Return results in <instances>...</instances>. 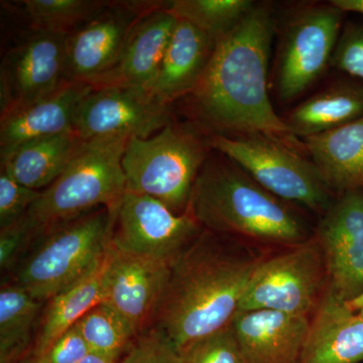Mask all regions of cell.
<instances>
[{
    "instance_id": "e575fe53",
    "label": "cell",
    "mask_w": 363,
    "mask_h": 363,
    "mask_svg": "<svg viewBox=\"0 0 363 363\" xmlns=\"http://www.w3.org/2000/svg\"><path fill=\"white\" fill-rule=\"evenodd\" d=\"M333 6L345 13L363 14V0H332Z\"/></svg>"
},
{
    "instance_id": "277c9868",
    "label": "cell",
    "mask_w": 363,
    "mask_h": 363,
    "mask_svg": "<svg viewBox=\"0 0 363 363\" xmlns=\"http://www.w3.org/2000/svg\"><path fill=\"white\" fill-rule=\"evenodd\" d=\"M130 138L108 136L83 140L68 166L25 215L38 238L48 229L98 208L116 218L126 192L123 157Z\"/></svg>"
},
{
    "instance_id": "5bb4252c",
    "label": "cell",
    "mask_w": 363,
    "mask_h": 363,
    "mask_svg": "<svg viewBox=\"0 0 363 363\" xmlns=\"http://www.w3.org/2000/svg\"><path fill=\"white\" fill-rule=\"evenodd\" d=\"M169 262L109 248L104 301L119 315L135 337L149 331L169 277Z\"/></svg>"
},
{
    "instance_id": "484cf974",
    "label": "cell",
    "mask_w": 363,
    "mask_h": 363,
    "mask_svg": "<svg viewBox=\"0 0 363 363\" xmlns=\"http://www.w3.org/2000/svg\"><path fill=\"white\" fill-rule=\"evenodd\" d=\"M255 6L252 0H174L167 2L166 9L177 20L194 26L216 44Z\"/></svg>"
},
{
    "instance_id": "f1b7e54d",
    "label": "cell",
    "mask_w": 363,
    "mask_h": 363,
    "mask_svg": "<svg viewBox=\"0 0 363 363\" xmlns=\"http://www.w3.org/2000/svg\"><path fill=\"white\" fill-rule=\"evenodd\" d=\"M179 351L183 363H245L231 324Z\"/></svg>"
},
{
    "instance_id": "9a60e30c",
    "label": "cell",
    "mask_w": 363,
    "mask_h": 363,
    "mask_svg": "<svg viewBox=\"0 0 363 363\" xmlns=\"http://www.w3.org/2000/svg\"><path fill=\"white\" fill-rule=\"evenodd\" d=\"M147 13L128 6L101 9L68 33L66 81L94 87L97 83L106 84L121 62L131 30Z\"/></svg>"
},
{
    "instance_id": "8992f818",
    "label": "cell",
    "mask_w": 363,
    "mask_h": 363,
    "mask_svg": "<svg viewBox=\"0 0 363 363\" xmlns=\"http://www.w3.org/2000/svg\"><path fill=\"white\" fill-rule=\"evenodd\" d=\"M209 140L195 130L169 123L147 138L133 136L123 157L126 191L156 198L177 214L187 210Z\"/></svg>"
},
{
    "instance_id": "d4e9b609",
    "label": "cell",
    "mask_w": 363,
    "mask_h": 363,
    "mask_svg": "<svg viewBox=\"0 0 363 363\" xmlns=\"http://www.w3.org/2000/svg\"><path fill=\"white\" fill-rule=\"evenodd\" d=\"M40 302L13 281L0 289V363H21L33 352Z\"/></svg>"
},
{
    "instance_id": "5b68a950",
    "label": "cell",
    "mask_w": 363,
    "mask_h": 363,
    "mask_svg": "<svg viewBox=\"0 0 363 363\" xmlns=\"http://www.w3.org/2000/svg\"><path fill=\"white\" fill-rule=\"evenodd\" d=\"M113 221L107 208H98L48 229L23 255L11 281L47 302L101 262L111 247Z\"/></svg>"
},
{
    "instance_id": "7402d4cb",
    "label": "cell",
    "mask_w": 363,
    "mask_h": 363,
    "mask_svg": "<svg viewBox=\"0 0 363 363\" xmlns=\"http://www.w3.org/2000/svg\"><path fill=\"white\" fill-rule=\"evenodd\" d=\"M108 259L109 250L101 262L83 278L45 302L33 341V354L40 357L47 354L62 334L77 324L93 307L102 303Z\"/></svg>"
},
{
    "instance_id": "6da1fadb",
    "label": "cell",
    "mask_w": 363,
    "mask_h": 363,
    "mask_svg": "<svg viewBox=\"0 0 363 363\" xmlns=\"http://www.w3.org/2000/svg\"><path fill=\"white\" fill-rule=\"evenodd\" d=\"M264 257L257 245L204 229L172 262L150 329L180 350L224 328Z\"/></svg>"
},
{
    "instance_id": "ac0fdd59",
    "label": "cell",
    "mask_w": 363,
    "mask_h": 363,
    "mask_svg": "<svg viewBox=\"0 0 363 363\" xmlns=\"http://www.w3.org/2000/svg\"><path fill=\"white\" fill-rule=\"evenodd\" d=\"M363 362V316L326 288L310 319L300 363Z\"/></svg>"
},
{
    "instance_id": "44dd1931",
    "label": "cell",
    "mask_w": 363,
    "mask_h": 363,
    "mask_svg": "<svg viewBox=\"0 0 363 363\" xmlns=\"http://www.w3.org/2000/svg\"><path fill=\"white\" fill-rule=\"evenodd\" d=\"M320 175L338 194L363 190V116L357 121L305 138Z\"/></svg>"
},
{
    "instance_id": "7c38bea8",
    "label": "cell",
    "mask_w": 363,
    "mask_h": 363,
    "mask_svg": "<svg viewBox=\"0 0 363 363\" xmlns=\"http://www.w3.org/2000/svg\"><path fill=\"white\" fill-rule=\"evenodd\" d=\"M323 253L327 288L344 302L363 293V190L338 194L314 235Z\"/></svg>"
},
{
    "instance_id": "ffe728a7",
    "label": "cell",
    "mask_w": 363,
    "mask_h": 363,
    "mask_svg": "<svg viewBox=\"0 0 363 363\" xmlns=\"http://www.w3.org/2000/svg\"><path fill=\"white\" fill-rule=\"evenodd\" d=\"M215 44L184 21L177 23L161 66L147 92L162 104L195 89L209 63Z\"/></svg>"
},
{
    "instance_id": "d590c367",
    "label": "cell",
    "mask_w": 363,
    "mask_h": 363,
    "mask_svg": "<svg viewBox=\"0 0 363 363\" xmlns=\"http://www.w3.org/2000/svg\"><path fill=\"white\" fill-rule=\"evenodd\" d=\"M79 363H119L116 358L106 357V355L100 354V353L91 351L89 354L86 355Z\"/></svg>"
},
{
    "instance_id": "d6a6232c",
    "label": "cell",
    "mask_w": 363,
    "mask_h": 363,
    "mask_svg": "<svg viewBox=\"0 0 363 363\" xmlns=\"http://www.w3.org/2000/svg\"><path fill=\"white\" fill-rule=\"evenodd\" d=\"M35 240L25 216L7 228L0 229V267L13 272L23 255Z\"/></svg>"
},
{
    "instance_id": "74e56055",
    "label": "cell",
    "mask_w": 363,
    "mask_h": 363,
    "mask_svg": "<svg viewBox=\"0 0 363 363\" xmlns=\"http://www.w3.org/2000/svg\"><path fill=\"white\" fill-rule=\"evenodd\" d=\"M21 363H49V360L45 357V355H44V357H40V355L33 354L32 352L28 357L25 358Z\"/></svg>"
},
{
    "instance_id": "836d02e7",
    "label": "cell",
    "mask_w": 363,
    "mask_h": 363,
    "mask_svg": "<svg viewBox=\"0 0 363 363\" xmlns=\"http://www.w3.org/2000/svg\"><path fill=\"white\" fill-rule=\"evenodd\" d=\"M90 352L80 329L74 325L55 341L45 357L49 363H79Z\"/></svg>"
},
{
    "instance_id": "4dcf8cb0",
    "label": "cell",
    "mask_w": 363,
    "mask_h": 363,
    "mask_svg": "<svg viewBox=\"0 0 363 363\" xmlns=\"http://www.w3.org/2000/svg\"><path fill=\"white\" fill-rule=\"evenodd\" d=\"M331 65L363 85V23L344 26L332 55Z\"/></svg>"
},
{
    "instance_id": "d6986e66",
    "label": "cell",
    "mask_w": 363,
    "mask_h": 363,
    "mask_svg": "<svg viewBox=\"0 0 363 363\" xmlns=\"http://www.w3.org/2000/svg\"><path fill=\"white\" fill-rule=\"evenodd\" d=\"M160 6L143 14L133 26L118 66L104 86L124 85L149 90L178 23L166 6Z\"/></svg>"
},
{
    "instance_id": "e0dca14e",
    "label": "cell",
    "mask_w": 363,
    "mask_h": 363,
    "mask_svg": "<svg viewBox=\"0 0 363 363\" xmlns=\"http://www.w3.org/2000/svg\"><path fill=\"white\" fill-rule=\"evenodd\" d=\"M245 363H300L310 318L272 311H238L231 321Z\"/></svg>"
},
{
    "instance_id": "ab89813d",
    "label": "cell",
    "mask_w": 363,
    "mask_h": 363,
    "mask_svg": "<svg viewBox=\"0 0 363 363\" xmlns=\"http://www.w3.org/2000/svg\"><path fill=\"white\" fill-rule=\"evenodd\" d=\"M362 363H363V362Z\"/></svg>"
},
{
    "instance_id": "603a6c76",
    "label": "cell",
    "mask_w": 363,
    "mask_h": 363,
    "mask_svg": "<svg viewBox=\"0 0 363 363\" xmlns=\"http://www.w3.org/2000/svg\"><path fill=\"white\" fill-rule=\"evenodd\" d=\"M362 116L363 85L359 81H343L305 100L285 121L292 136L305 140Z\"/></svg>"
},
{
    "instance_id": "f546056e",
    "label": "cell",
    "mask_w": 363,
    "mask_h": 363,
    "mask_svg": "<svg viewBox=\"0 0 363 363\" xmlns=\"http://www.w3.org/2000/svg\"><path fill=\"white\" fill-rule=\"evenodd\" d=\"M42 191L33 190L21 185L6 172H0V229L7 228L20 221L35 202Z\"/></svg>"
},
{
    "instance_id": "8d00e7d4",
    "label": "cell",
    "mask_w": 363,
    "mask_h": 363,
    "mask_svg": "<svg viewBox=\"0 0 363 363\" xmlns=\"http://www.w3.org/2000/svg\"><path fill=\"white\" fill-rule=\"evenodd\" d=\"M348 307L350 308L352 311L359 312L363 310V293L359 297L354 298L353 301H350V302L346 303Z\"/></svg>"
},
{
    "instance_id": "52a82bcc",
    "label": "cell",
    "mask_w": 363,
    "mask_h": 363,
    "mask_svg": "<svg viewBox=\"0 0 363 363\" xmlns=\"http://www.w3.org/2000/svg\"><path fill=\"white\" fill-rule=\"evenodd\" d=\"M209 145L283 201L321 214L331 204V190L316 166L278 138L214 135Z\"/></svg>"
},
{
    "instance_id": "ba28073f",
    "label": "cell",
    "mask_w": 363,
    "mask_h": 363,
    "mask_svg": "<svg viewBox=\"0 0 363 363\" xmlns=\"http://www.w3.org/2000/svg\"><path fill=\"white\" fill-rule=\"evenodd\" d=\"M327 288L323 253L314 236L264 257L250 279L238 311L272 310L309 317Z\"/></svg>"
},
{
    "instance_id": "8fae6325",
    "label": "cell",
    "mask_w": 363,
    "mask_h": 363,
    "mask_svg": "<svg viewBox=\"0 0 363 363\" xmlns=\"http://www.w3.org/2000/svg\"><path fill=\"white\" fill-rule=\"evenodd\" d=\"M171 123L168 105L147 91L124 85L95 87L79 107L73 130L82 140L108 136L147 138Z\"/></svg>"
},
{
    "instance_id": "4316f807",
    "label": "cell",
    "mask_w": 363,
    "mask_h": 363,
    "mask_svg": "<svg viewBox=\"0 0 363 363\" xmlns=\"http://www.w3.org/2000/svg\"><path fill=\"white\" fill-rule=\"evenodd\" d=\"M76 325L91 351L117 360L136 338L123 318L105 303L93 307Z\"/></svg>"
},
{
    "instance_id": "9c48e42d",
    "label": "cell",
    "mask_w": 363,
    "mask_h": 363,
    "mask_svg": "<svg viewBox=\"0 0 363 363\" xmlns=\"http://www.w3.org/2000/svg\"><path fill=\"white\" fill-rule=\"evenodd\" d=\"M343 16L330 2L298 11L286 26L277 67V91L281 100L300 96L331 64Z\"/></svg>"
},
{
    "instance_id": "4fadbf2b",
    "label": "cell",
    "mask_w": 363,
    "mask_h": 363,
    "mask_svg": "<svg viewBox=\"0 0 363 363\" xmlns=\"http://www.w3.org/2000/svg\"><path fill=\"white\" fill-rule=\"evenodd\" d=\"M68 33L35 30L4 57L1 112L51 94L66 82Z\"/></svg>"
},
{
    "instance_id": "1f68e13d",
    "label": "cell",
    "mask_w": 363,
    "mask_h": 363,
    "mask_svg": "<svg viewBox=\"0 0 363 363\" xmlns=\"http://www.w3.org/2000/svg\"><path fill=\"white\" fill-rule=\"evenodd\" d=\"M119 363H183L180 351L161 332L150 329L135 338Z\"/></svg>"
},
{
    "instance_id": "30bf717a",
    "label": "cell",
    "mask_w": 363,
    "mask_h": 363,
    "mask_svg": "<svg viewBox=\"0 0 363 363\" xmlns=\"http://www.w3.org/2000/svg\"><path fill=\"white\" fill-rule=\"evenodd\" d=\"M203 230L188 210L177 214L156 198L126 191L111 245L119 252L172 264Z\"/></svg>"
},
{
    "instance_id": "cb8c5ba5",
    "label": "cell",
    "mask_w": 363,
    "mask_h": 363,
    "mask_svg": "<svg viewBox=\"0 0 363 363\" xmlns=\"http://www.w3.org/2000/svg\"><path fill=\"white\" fill-rule=\"evenodd\" d=\"M82 143L75 133L33 140L1 160V169L21 185L40 191L63 173Z\"/></svg>"
},
{
    "instance_id": "7a4b0ae2",
    "label": "cell",
    "mask_w": 363,
    "mask_h": 363,
    "mask_svg": "<svg viewBox=\"0 0 363 363\" xmlns=\"http://www.w3.org/2000/svg\"><path fill=\"white\" fill-rule=\"evenodd\" d=\"M274 20L272 9L255 4L230 33L215 44L209 63L191 92L200 116L226 133L292 138L267 93Z\"/></svg>"
},
{
    "instance_id": "f35d334b",
    "label": "cell",
    "mask_w": 363,
    "mask_h": 363,
    "mask_svg": "<svg viewBox=\"0 0 363 363\" xmlns=\"http://www.w3.org/2000/svg\"><path fill=\"white\" fill-rule=\"evenodd\" d=\"M359 313H360V314H362V316H363V310H362V311H359Z\"/></svg>"
},
{
    "instance_id": "2e32d148",
    "label": "cell",
    "mask_w": 363,
    "mask_h": 363,
    "mask_svg": "<svg viewBox=\"0 0 363 363\" xmlns=\"http://www.w3.org/2000/svg\"><path fill=\"white\" fill-rule=\"evenodd\" d=\"M94 88L88 83L66 81L47 96L1 112L0 160L33 140L74 133L79 107Z\"/></svg>"
},
{
    "instance_id": "83f0119b",
    "label": "cell",
    "mask_w": 363,
    "mask_h": 363,
    "mask_svg": "<svg viewBox=\"0 0 363 363\" xmlns=\"http://www.w3.org/2000/svg\"><path fill=\"white\" fill-rule=\"evenodd\" d=\"M25 6L35 30L70 33L105 6L91 0H26Z\"/></svg>"
},
{
    "instance_id": "3957f363",
    "label": "cell",
    "mask_w": 363,
    "mask_h": 363,
    "mask_svg": "<svg viewBox=\"0 0 363 363\" xmlns=\"http://www.w3.org/2000/svg\"><path fill=\"white\" fill-rule=\"evenodd\" d=\"M187 210L206 229L264 247H295L309 240L307 224L289 203L257 183L230 160L208 157Z\"/></svg>"
}]
</instances>
